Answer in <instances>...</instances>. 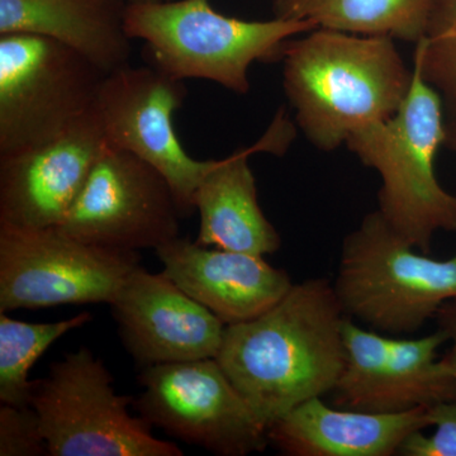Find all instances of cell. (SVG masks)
I'll list each match as a JSON object with an SVG mask.
<instances>
[{
  "mask_svg": "<svg viewBox=\"0 0 456 456\" xmlns=\"http://www.w3.org/2000/svg\"><path fill=\"white\" fill-rule=\"evenodd\" d=\"M397 112L350 134L345 146L380 178L378 211L408 242L430 253L439 232H456V196L437 179L435 161L446 141L445 106L413 65Z\"/></svg>",
  "mask_w": 456,
  "mask_h": 456,
  "instance_id": "3957f363",
  "label": "cell"
},
{
  "mask_svg": "<svg viewBox=\"0 0 456 456\" xmlns=\"http://www.w3.org/2000/svg\"><path fill=\"white\" fill-rule=\"evenodd\" d=\"M113 377L88 347L66 354L35 380L31 407L50 456H182L175 444L156 439L134 417V398L114 392Z\"/></svg>",
  "mask_w": 456,
  "mask_h": 456,
  "instance_id": "8992f818",
  "label": "cell"
},
{
  "mask_svg": "<svg viewBox=\"0 0 456 456\" xmlns=\"http://www.w3.org/2000/svg\"><path fill=\"white\" fill-rule=\"evenodd\" d=\"M184 82L155 66L127 64L104 77L94 110L107 145L136 155L169 182L184 217L194 212L193 196L215 160L185 151L174 128L184 103Z\"/></svg>",
  "mask_w": 456,
  "mask_h": 456,
  "instance_id": "8fae6325",
  "label": "cell"
},
{
  "mask_svg": "<svg viewBox=\"0 0 456 456\" xmlns=\"http://www.w3.org/2000/svg\"><path fill=\"white\" fill-rule=\"evenodd\" d=\"M318 28L310 20L224 16L211 0H161L128 4L126 31L146 45L155 68L185 82L202 79L236 94L250 92L255 62L281 59L290 38Z\"/></svg>",
  "mask_w": 456,
  "mask_h": 456,
  "instance_id": "277c9868",
  "label": "cell"
},
{
  "mask_svg": "<svg viewBox=\"0 0 456 456\" xmlns=\"http://www.w3.org/2000/svg\"><path fill=\"white\" fill-rule=\"evenodd\" d=\"M106 75L50 38L0 36V155L68 130L94 108Z\"/></svg>",
  "mask_w": 456,
  "mask_h": 456,
  "instance_id": "52a82bcc",
  "label": "cell"
},
{
  "mask_svg": "<svg viewBox=\"0 0 456 456\" xmlns=\"http://www.w3.org/2000/svg\"><path fill=\"white\" fill-rule=\"evenodd\" d=\"M93 320L92 314L51 323L13 320L0 312V402L11 406H31L35 380L28 375L33 365L53 342Z\"/></svg>",
  "mask_w": 456,
  "mask_h": 456,
  "instance_id": "ffe728a7",
  "label": "cell"
},
{
  "mask_svg": "<svg viewBox=\"0 0 456 456\" xmlns=\"http://www.w3.org/2000/svg\"><path fill=\"white\" fill-rule=\"evenodd\" d=\"M430 428L428 407L374 413L308 399L268 430L269 443L288 456H392L413 432Z\"/></svg>",
  "mask_w": 456,
  "mask_h": 456,
  "instance_id": "2e32d148",
  "label": "cell"
},
{
  "mask_svg": "<svg viewBox=\"0 0 456 456\" xmlns=\"http://www.w3.org/2000/svg\"><path fill=\"white\" fill-rule=\"evenodd\" d=\"M128 4L127 0H0V36L50 38L108 74L130 64Z\"/></svg>",
  "mask_w": 456,
  "mask_h": 456,
  "instance_id": "e0dca14e",
  "label": "cell"
},
{
  "mask_svg": "<svg viewBox=\"0 0 456 456\" xmlns=\"http://www.w3.org/2000/svg\"><path fill=\"white\" fill-rule=\"evenodd\" d=\"M112 314L126 351L141 367L217 356L226 325L164 274L132 270Z\"/></svg>",
  "mask_w": 456,
  "mask_h": 456,
  "instance_id": "4fadbf2b",
  "label": "cell"
},
{
  "mask_svg": "<svg viewBox=\"0 0 456 456\" xmlns=\"http://www.w3.org/2000/svg\"><path fill=\"white\" fill-rule=\"evenodd\" d=\"M155 254L164 274L226 326L265 314L294 284L264 256L209 248L187 237H176Z\"/></svg>",
  "mask_w": 456,
  "mask_h": 456,
  "instance_id": "5bb4252c",
  "label": "cell"
},
{
  "mask_svg": "<svg viewBox=\"0 0 456 456\" xmlns=\"http://www.w3.org/2000/svg\"><path fill=\"white\" fill-rule=\"evenodd\" d=\"M434 0H277L274 16L310 20L318 28L388 36L417 44Z\"/></svg>",
  "mask_w": 456,
  "mask_h": 456,
  "instance_id": "ac0fdd59",
  "label": "cell"
},
{
  "mask_svg": "<svg viewBox=\"0 0 456 456\" xmlns=\"http://www.w3.org/2000/svg\"><path fill=\"white\" fill-rule=\"evenodd\" d=\"M281 60L297 125L325 152L392 117L412 84L413 70L388 36L316 28L288 42Z\"/></svg>",
  "mask_w": 456,
  "mask_h": 456,
  "instance_id": "7a4b0ae2",
  "label": "cell"
},
{
  "mask_svg": "<svg viewBox=\"0 0 456 456\" xmlns=\"http://www.w3.org/2000/svg\"><path fill=\"white\" fill-rule=\"evenodd\" d=\"M435 318L441 331L445 332L448 341L452 342L446 355L440 359L441 362L448 373L456 379V299L444 303Z\"/></svg>",
  "mask_w": 456,
  "mask_h": 456,
  "instance_id": "d4e9b609",
  "label": "cell"
},
{
  "mask_svg": "<svg viewBox=\"0 0 456 456\" xmlns=\"http://www.w3.org/2000/svg\"><path fill=\"white\" fill-rule=\"evenodd\" d=\"M272 2H273V3H275V2H277V0H272Z\"/></svg>",
  "mask_w": 456,
  "mask_h": 456,
  "instance_id": "83f0119b",
  "label": "cell"
},
{
  "mask_svg": "<svg viewBox=\"0 0 456 456\" xmlns=\"http://www.w3.org/2000/svg\"><path fill=\"white\" fill-rule=\"evenodd\" d=\"M445 332L419 338L389 336L384 377L383 413L406 412L456 399V379L437 359Z\"/></svg>",
  "mask_w": 456,
  "mask_h": 456,
  "instance_id": "d6986e66",
  "label": "cell"
},
{
  "mask_svg": "<svg viewBox=\"0 0 456 456\" xmlns=\"http://www.w3.org/2000/svg\"><path fill=\"white\" fill-rule=\"evenodd\" d=\"M344 369L332 389V404L347 410L383 413L384 377L389 336L347 318L344 326Z\"/></svg>",
  "mask_w": 456,
  "mask_h": 456,
  "instance_id": "44dd1931",
  "label": "cell"
},
{
  "mask_svg": "<svg viewBox=\"0 0 456 456\" xmlns=\"http://www.w3.org/2000/svg\"><path fill=\"white\" fill-rule=\"evenodd\" d=\"M293 137V126L279 113L256 143L215 160L193 196L198 244L259 256L277 253L281 235L261 209L248 159L256 152L284 154Z\"/></svg>",
  "mask_w": 456,
  "mask_h": 456,
  "instance_id": "9a60e30c",
  "label": "cell"
},
{
  "mask_svg": "<svg viewBox=\"0 0 456 456\" xmlns=\"http://www.w3.org/2000/svg\"><path fill=\"white\" fill-rule=\"evenodd\" d=\"M107 146L93 108L53 139L0 155V224L59 227Z\"/></svg>",
  "mask_w": 456,
  "mask_h": 456,
  "instance_id": "7c38bea8",
  "label": "cell"
},
{
  "mask_svg": "<svg viewBox=\"0 0 456 456\" xmlns=\"http://www.w3.org/2000/svg\"><path fill=\"white\" fill-rule=\"evenodd\" d=\"M413 65L441 99L456 110V0H434Z\"/></svg>",
  "mask_w": 456,
  "mask_h": 456,
  "instance_id": "7402d4cb",
  "label": "cell"
},
{
  "mask_svg": "<svg viewBox=\"0 0 456 456\" xmlns=\"http://www.w3.org/2000/svg\"><path fill=\"white\" fill-rule=\"evenodd\" d=\"M368 213L342 241L334 289L347 318L388 336L413 334L456 299V256L434 259Z\"/></svg>",
  "mask_w": 456,
  "mask_h": 456,
  "instance_id": "5b68a950",
  "label": "cell"
},
{
  "mask_svg": "<svg viewBox=\"0 0 456 456\" xmlns=\"http://www.w3.org/2000/svg\"><path fill=\"white\" fill-rule=\"evenodd\" d=\"M49 455L40 419L31 406L0 407V456Z\"/></svg>",
  "mask_w": 456,
  "mask_h": 456,
  "instance_id": "603a6c76",
  "label": "cell"
},
{
  "mask_svg": "<svg viewBox=\"0 0 456 456\" xmlns=\"http://www.w3.org/2000/svg\"><path fill=\"white\" fill-rule=\"evenodd\" d=\"M346 320L331 281L307 279L261 316L226 326L216 360L269 430L332 392L346 359Z\"/></svg>",
  "mask_w": 456,
  "mask_h": 456,
  "instance_id": "6da1fadb",
  "label": "cell"
},
{
  "mask_svg": "<svg viewBox=\"0 0 456 456\" xmlns=\"http://www.w3.org/2000/svg\"><path fill=\"white\" fill-rule=\"evenodd\" d=\"M130 4H140V3L161 2V0H127Z\"/></svg>",
  "mask_w": 456,
  "mask_h": 456,
  "instance_id": "4316f807",
  "label": "cell"
},
{
  "mask_svg": "<svg viewBox=\"0 0 456 456\" xmlns=\"http://www.w3.org/2000/svg\"><path fill=\"white\" fill-rule=\"evenodd\" d=\"M183 217L173 188L154 167L107 146L57 228L86 244L139 253L179 237Z\"/></svg>",
  "mask_w": 456,
  "mask_h": 456,
  "instance_id": "30bf717a",
  "label": "cell"
},
{
  "mask_svg": "<svg viewBox=\"0 0 456 456\" xmlns=\"http://www.w3.org/2000/svg\"><path fill=\"white\" fill-rule=\"evenodd\" d=\"M446 141L445 145L456 155V110L446 112Z\"/></svg>",
  "mask_w": 456,
  "mask_h": 456,
  "instance_id": "484cf974",
  "label": "cell"
},
{
  "mask_svg": "<svg viewBox=\"0 0 456 456\" xmlns=\"http://www.w3.org/2000/svg\"><path fill=\"white\" fill-rule=\"evenodd\" d=\"M430 428L434 434L426 436L424 430L413 432L402 444L399 455L456 456V399L439 402L428 407Z\"/></svg>",
  "mask_w": 456,
  "mask_h": 456,
  "instance_id": "cb8c5ba5",
  "label": "cell"
},
{
  "mask_svg": "<svg viewBox=\"0 0 456 456\" xmlns=\"http://www.w3.org/2000/svg\"><path fill=\"white\" fill-rule=\"evenodd\" d=\"M140 255L86 244L60 228L0 224V312L110 305Z\"/></svg>",
  "mask_w": 456,
  "mask_h": 456,
  "instance_id": "ba28073f",
  "label": "cell"
},
{
  "mask_svg": "<svg viewBox=\"0 0 456 456\" xmlns=\"http://www.w3.org/2000/svg\"><path fill=\"white\" fill-rule=\"evenodd\" d=\"M134 406L170 436L220 456L261 452L268 428L215 358L143 368Z\"/></svg>",
  "mask_w": 456,
  "mask_h": 456,
  "instance_id": "9c48e42d",
  "label": "cell"
}]
</instances>
